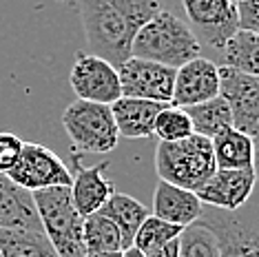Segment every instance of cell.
<instances>
[{"mask_svg": "<svg viewBox=\"0 0 259 257\" xmlns=\"http://www.w3.org/2000/svg\"><path fill=\"white\" fill-rule=\"evenodd\" d=\"M166 0H80V20L91 54L113 67L131 58L133 38Z\"/></svg>", "mask_w": 259, "mask_h": 257, "instance_id": "1", "label": "cell"}, {"mask_svg": "<svg viewBox=\"0 0 259 257\" xmlns=\"http://www.w3.org/2000/svg\"><path fill=\"white\" fill-rule=\"evenodd\" d=\"M202 56V45L173 9H162L140 27L133 38L131 58L151 60L170 69H180L182 64Z\"/></svg>", "mask_w": 259, "mask_h": 257, "instance_id": "2", "label": "cell"}, {"mask_svg": "<svg viewBox=\"0 0 259 257\" xmlns=\"http://www.w3.org/2000/svg\"><path fill=\"white\" fill-rule=\"evenodd\" d=\"M155 171L162 182L195 193L217 171L213 144L208 138L195 133L180 142H160L155 151Z\"/></svg>", "mask_w": 259, "mask_h": 257, "instance_id": "3", "label": "cell"}, {"mask_svg": "<svg viewBox=\"0 0 259 257\" xmlns=\"http://www.w3.org/2000/svg\"><path fill=\"white\" fill-rule=\"evenodd\" d=\"M33 202L42 224V233L60 257H87L84 248V218L71 200L69 186L33 191Z\"/></svg>", "mask_w": 259, "mask_h": 257, "instance_id": "4", "label": "cell"}, {"mask_svg": "<svg viewBox=\"0 0 259 257\" xmlns=\"http://www.w3.org/2000/svg\"><path fill=\"white\" fill-rule=\"evenodd\" d=\"M197 222L215 233L222 257H259V184L237 211L204 206Z\"/></svg>", "mask_w": 259, "mask_h": 257, "instance_id": "5", "label": "cell"}, {"mask_svg": "<svg viewBox=\"0 0 259 257\" xmlns=\"http://www.w3.org/2000/svg\"><path fill=\"white\" fill-rule=\"evenodd\" d=\"M62 126L73 147L87 153H109L120 140L109 104L75 100L64 109Z\"/></svg>", "mask_w": 259, "mask_h": 257, "instance_id": "6", "label": "cell"}, {"mask_svg": "<svg viewBox=\"0 0 259 257\" xmlns=\"http://www.w3.org/2000/svg\"><path fill=\"white\" fill-rule=\"evenodd\" d=\"M186 25L195 33L202 51L208 49L220 58L224 45L239 29L237 5L233 0H180Z\"/></svg>", "mask_w": 259, "mask_h": 257, "instance_id": "7", "label": "cell"}, {"mask_svg": "<svg viewBox=\"0 0 259 257\" xmlns=\"http://www.w3.org/2000/svg\"><path fill=\"white\" fill-rule=\"evenodd\" d=\"M7 178L31 193L51 186H71L73 182V173L62 157L38 142H25L20 160L7 173Z\"/></svg>", "mask_w": 259, "mask_h": 257, "instance_id": "8", "label": "cell"}, {"mask_svg": "<svg viewBox=\"0 0 259 257\" xmlns=\"http://www.w3.org/2000/svg\"><path fill=\"white\" fill-rule=\"evenodd\" d=\"M69 82H71V89L75 91L78 100L84 102H98L111 107L122 98L117 67L93 54H87V51L75 54Z\"/></svg>", "mask_w": 259, "mask_h": 257, "instance_id": "9", "label": "cell"}, {"mask_svg": "<svg viewBox=\"0 0 259 257\" xmlns=\"http://www.w3.org/2000/svg\"><path fill=\"white\" fill-rule=\"evenodd\" d=\"M220 96L233 113V128L248 138L259 136V78L220 64Z\"/></svg>", "mask_w": 259, "mask_h": 257, "instance_id": "10", "label": "cell"}, {"mask_svg": "<svg viewBox=\"0 0 259 257\" xmlns=\"http://www.w3.org/2000/svg\"><path fill=\"white\" fill-rule=\"evenodd\" d=\"M175 71L178 69L164 67V64H157L151 60L128 58L124 64L117 67L122 96L170 104V100H173Z\"/></svg>", "mask_w": 259, "mask_h": 257, "instance_id": "11", "label": "cell"}, {"mask_svg": "<svg viewBox=\"0 0 259 257\" xmlns=\"http://www.w3.org/2000/svg\"><path fill=\"white\" fill-rule=\"evenodd\" d=\"M257 186V178L252 168H217L206 182L195 191L204 206L220 208V211H237Z\"/></svg>", "mask_w": 259, "mask_h": 257, "instance_id": "12", "label": "cell"}, {"mask_svg": "<svg viewBox=\"0 0 259 257\" xmlns=\"http://www.w3.org/2000/svg\"><path fill=\"white\" fill-rule=\"evenodd\" d=\"M217 96H220V64H215L210 58L199 56L175 71L170 104L186 109L208 102Z\"/></svg>", "mask_w": 259, "mask_h": 257, "instance_id": "13", "label": "cell"}, {"mask_svg": "<svg viewBox=\"0 0 259 257\" xmlns=\"http://www.w3.org/2000/svg\"><path fill=\"white\" fill-rule=\"evenodd\" d=\"M107 162L96 166H75L73 182L69 186V191H71V200L82 218L98 213L115 193L111 178H107Z\"/></svg>", "mask_w": 259, "mask_h": 257, "instance_id": "14", "label": "cell"}, {"mask_svg": "<svg viewBox=\"0 0 259 257\" xmlns=\"http://www.w3.org/2000/svg\"><path fill=\"white\" fill-rule=\"evenodd\" d=\"M0 229L42 231L33 193L18 186L5 173H0Z\"/></svg>", "mask_w": 259, "mask_h": 257, "instance_id": "15", "label": "cell"}, {"mask_svg": "<svg viewBox=\"0 0 259 257\" xmlns=\"http://www.w3.org/2000/svg\"><path fill=\"white\" fill-rule=\"evenodd\" d=\"M204 204L193 191L180 189L168 182H157L155 186V197H153V215L160 218L168 224L175 226H188L197 222L199 213H202Z\"/></svg>", "mask_w": 259, "mask_h": 257, "instance_id": "16", "label": "cell"}, {"mask_svg": "<svg viewBox=\"0 0 259 257\" xmlns=\"http://www.w3.org/2000/svg\"><path fill=\"white\" fill-rule=\"evenodd\" d=\"M166 107L164 102H151V100H138V98H124L111 104L113 120L117 126V133L122 138H153L155 131V118L157 113Z\"/></svg>", "mask_w": 259, "mask_h": 257, "instance_id": "17", "label": "cell"}, {"mask_svg": "<svg viewBox=\"0 0 259 257\" xmlns=\"http://www.w3.org/2000/svg\"><path fill=\"white\" fill-rule=\"evenodd\" d=\"M98 213H102L104 218H109L113 224L117 226L122 235V244L124 248H131L133 246V239H135V233L142 226V222L149 218V208L144 206L140 200L126 195V193H113L111 200L100 208Z\"/></svg>", "mask_w": 259, "mask_h": 257, "instance_id": "18", "label": "cell"}, {"mask_svg": "<svg viewBox=\"0 0 259 257\" xmlns=\"http://www.w3.org/2000/svg\"><path fill=\"white\" fill-rule=\"evenodd\" d=\"M217 168H252V138L237 128H226L210 140Z\"/></svg>", "mask_w": 259, "mask_h": 257, "instance_id": "19", "label": "cell"}, {"mask_svg": "<svg viewBox=\"0 0 259 257\" xmlns=\"http://www.w3.org/2000/svg\"><path fill=\"white\" fill-rule=\"evenodd\" d=\"M220 62L222 67H231L241 73L259 78V36L244 31V29H237L228 38V42L224 45Z\"/></svg>", "mask_w": 259, "mask_h": 257, "instance_id": "20", "label": "cell"}, {"mask_svg": "<svg viewBox=\"0 0 259 257\" xmlns=\"http://www.w3.org/2000/svg\"><path fill=\"white\" fill-rule=\"evenodd\" d=\"M186 115L193 124V133L202 138L213 140L215 136H220L222 131L233 126V113L228 102L222 96L213 98L208 102L195 104V107H186Z\"/></svg>", "mask_w": 259, "mask_h": 257, "instance_id": "21", "label": "cell"}, {"mask_svg": "<svg viewBox=\"0 0 259 257\" xmlns=\"http://www.w3.org/2000/svg\"><path fill=\"white\" fill-rule=\"evenodd\" d=\"M3 257H60L42 231H7L0 229Z\"/></svg>", "mask_w": 259, "mask_h": 257, "instance_id": "22", "label": "cell"}, {"mask_svg": "<svg viewBox=\"0 0 259 257\" xmlns=\"http://www.w3.org/2000/svg\"><path fill=\"white\" fill-rule=\"evenodd\" d=\"M84 248L89 253H104V250H124L122 244V235L117 226L102 213H93L84 218Z\"/></svg>", "mask_w": 259, "mask_h": 257, "instance_id": "23", "label": "cell"}, {"mask_svg": "<svg viewBox=\"0 0 259 257\" xmlns=\"http://www.w3.org/2000/svg\"><path fill=\"white\" fill-rule=\"evenodd\" d=\"M180 255L178 257H222L220 242L215 233L204 226L202 222H193L182 229L180 237Z\"/></svg>", "mask_w": 259, "mask_h": 257, "instance_id": "24", "label": "cell"}, {"mask_svg": "<svg viewBox=\"0 0 259 257\" xmlns=\"http://www.w3.org/2000/svg\"><path fill=\"white\" fill-rule=\"evenodd\" d=\"M182 233V226H175V224H168V222H164L160 218H155V215H149L142 226L138 229L135 233V239H133V246L138 250H142L144 255L153 253V250H157L164 244L173 242V239H178Z\"/></svg>", "mask_w": 259, "mask_h": 257, "instance_id": "25", "label": "cell"}, {"mask_svg": "<svg viewBox=\"0 0 259 257\" xmlns=\"http://www.w3.org/2000/svg\"><path fill=\"white\" fill-rule=\"evenodd\" d=\"M160 142H180L193 136V124L188 120L186 111L175 104H166L155 118V131H153Z\"/></svg>", "mask_w": 259, "mask_h": 257, "instance_id": "26", "label": "cell"}, {"mask_svg": "<svg viewBox=\"0 0 259 257\" xmlns=\"http://www.w3.org/2000/svg\"><path fill=\"white\" fill-rule=\"evenodd\" d=\"M25 142L11 131H0V173L7 175L20 160Z\"/></svg>", "mask_w": 259, "mask_h": 257, "instance_id": "27", "label": "cell"}, {"mask_svg": "<svg viewBox=\"0 0 259 257\" xmlns=\"http://www.w3.org/2000/svg\"><path fill=\"white\" fill-rule=\"evenodd\" d=\"M237 20L239 29L259 36V0H246L237 5Z\"/></svg>", "mask_w": 259, "mask_h": 257, "instance_id": "28", "label": "cell"}, {"mask_svg": "<svg viewBox=\"0 0 259 257\" xmlns=\"http://www.w3.org/2000/svg\"><path fill=\"white\" fill-rule=\"evenodd\" d=\"M178 255H180V242L178 239H173V242L164 244V246L153 250V253H149L146 257H178Z\"/></svg>", "mask_w": 259, "mask_h": 257, "instance_id": "29", "label": "cell"}, {"mask_svg": "<svg viewBox=\"0 0 259 257\" xmlns=\"http://www.w3.org/2000/svg\"><path fill=\"white\" fill-rule=\"evenodd\" d=\"M252 173H255L259 184V136L252 138Z\"/></svg>", "mask_w": 259, "mask_h": 257, "instance_id": "30", "label": "cell"}, {"mask_svg": "<svg viewBox=\"0 0 259 257\" xmlns=\"http://www.w3.org/2000/svg\"><path fill=\"white\" fill-rule=\"evenodd\" d=\"M87 257H122V250H104V253H89Z\"/></svg>", "mask_w": 259, "mask_h": 257, "instance_id": "31", "label": "cell"}, {"mask_svg": "<svg viewBox=\"0 0 259 257\" xmlns=\"http://www.w3.org/2000/svg\"><path fill=\"white\" fill-rule=\"evenodd\" d=\"M122 257H146L142 250H138L135 246H131V248H124L122 250Z\"/></svg>", "mask_w": 259, "mask_h": 257, "instance_id": "32", "label": "cell"}, {"mask_svg": "<svg viewBox=\"0 0 259 257\" xmlns=\"http://www.w3.org/2000/svg\"><path fill=\"white\" fill-rule=\"evenodd\" d=\"M233 3H235V5H239V3H246V0H233Z\"/></svg>", "mask_w": 259, "mask_h": 257, "instance_id": "33", "label": "cell"}, {"mask_svg": "<svg viewBox=\"0 0 259 257\" xmlns=\"http://www.w3.org/2000/svg\"><path fill=\"white\" fill-rule=\"evenodd\" d=\"M0 257H3V253H0Z\"/></svg>", "mask_w": 259, "mask_h": 257, "instance_id": "34", "label": "cell"}]
</instances>
